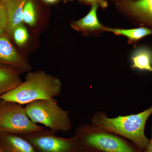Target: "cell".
I'll return each instance as SVG.
<instances>
[{"mask_svg": "<svg viewBox=\"0 0 152 152\" xmlns=\"http://www.w3.org/2000/svg\"><path fill=\"white\" fill-rule=\"evenodd\" d=\"M62 88V84L57 77L44 71L31 72L26 76L24 82L2 95L0 100L27 104L35 101L58 96Z\"/></svg>", "mask_w": 152, "mask_h": 152, "instance_id": "cell-1", "label": "cell"}, {"mask_svg": "<svg viewBox=\"0 0 152 152\" xmlns=\"http://www.w3.org/2000/svg\"><path fill=\"white\" fill-rule=\"evenodd\" d=\"M152 115V105L143 111L129 115L109 118L105 112L95 113L91 118L92 124L129 140L142 149L150 140L145 133L147 121Z\"/></svg>", "mask_w": 152, "mask_h": 152, "instance_id": "cell-2", "label": "cell"}, {"mask_svg": "<svg viewBox=\"0 0 152 152\" xmlns=\"http://www.w3.org/2000/svg\"><path fill=\"white\" fill-rule=\"evenodd\" d=\"M75 136L79 148L98 152H144L126 139L92 124H82Z\"/></svg>", "mask_w": 152, "mask_h": 152, "instance_id": "cell-3", "label": "cell"}, {"mask_svg": "<svg viewBox=\"0 0 152 152\" xmlns=\"http://www.w3.org/2000/svg\"><path fill=\"white\" fill-rule=\"evenodd\" d=\"M25 108L33 122L44 125L54 133H66L72 129L69 113L61 108L55 98L34 101Z\"/></svg>", "mask_w": 152, "mask_h": 152, "instance_id": "cell-4", "label": "cell"}, {"mask_svg": "<svg viewBox=\"0 0 152 152\" xmlns=\"http://www.w3.org/2000/svg\"><path fill=\"white\" fill-rule=\"evenodd\" d=\"M43 128L31 120L22 105L0 101V133L24 136Z\"/></svg>", "mask_w": 152, "mask_h": 152, "instance_id": "cell-5", "label": "cell"}, {"mask_svg": "<svg viewBox=\"0 0 152 152\" xmlns=\"http://www.w3.org/2000/svg\"><path fill=\"white\" fill-rule=\"evenodd\" d=\"M22 136L32 145L37 152H72L79 148L75 136L69 138L60 137L48 129L43 128Z\"/></svg>", "mask_w": 152, "mask_h": 152, "instance_id": "cell-6", "label": "cell"}, {"mask_svg": "<svg viewBox=\"0 0 152 152\" xmlns=\"http://www.w3.org/2000/svg\"><path fill=\"white\" fill-rule=\"evenodd\" d=\"M115 5L126 15L152 29V0H125Z\"/></svg>", "mask_w": 152, "mask_h": 152, "instance_id": "cell-7", "label": "cell"}, {"mask_svg": "<svg viewBox=\"0 0 152 152\" xmlns=\"http://www.w3.org/2000/svg\"><path fill=\"white\" fill-rule=\"evenodd\" d=\"M0 63L10 65L19 72L30 69L28 64L21 58L5 36L0 37Z\"/></svg>", "mask_w": 152, "mask_h": 152, "instance_id": "cell-8", "label": "cell"}, {"mask_svg": "<svg viewBox=\"0 0 152 152\" xmlns=\"http://www.w3.org/2000/svg\"><path fill=\"white\" fill-rule=\"evenodd\" d=\"M99 6L94 5L86 15L71 24L74 29L86 34H99L105 31V27L101 24L97 16Z\"/></svg>", "mask_w": 152, "mask_h": 152, "instance_id": "cell-9", "label": "cell"}, {"mask_svg": "<svg viewBox=\"0 0 152 152\" xmlns=\"http://www.w3.org/2000/svg\"><path fill=\"white\" fill-rule=\"evenodd\" d=\"M0 148L4 152H37L23 136L10 133H0Z\"/></svg>", "mask_w": 152, "mask_h": 152, "instance_id": "cell-10", "label": "cell"}, {"mask_svg": "<svg viewBox=\"0 0 152 152\" xmlns=\"http://www.w3.org/2000/svg\"><path fill=\"white\" fill-rule=\"evenodd\" d=\"M28 0H11L5 4L8 20V27L7 34L12 35L13 31L18 25L23 22V12L24 7Z\"/></svg>", "mask_w": 152, "mask_h": 152, "instance_id": "cell-11", "label": "cell"}, {"mask_svg": "<svg viewBox=\"0 0 152 152\" xmlns=\"http://www.w3.org/2000/svg\"><path fill=\"white\" fill-rule=\"evenodd\" d=\"M20 72L11 68L0 67V96L22 83Z\"/></svg>", "mask_w": 152, "mask_h": 152, "instance_id": "cell-12", "label": "cell"}, {"mask_svg": "<svg viewBox=\"0 0 152 152\" xmlns=\"http://www.w3.org/2000/svg\"><path fill=\"white\" fill-rule=\"evenodd\" d=\"M133 69L152 72V52L150 49L140 48L136 50L131 57Z\"/></svg>", "mask_w": 152, "mask_h": 152, "instance_id": "cell-13", "label": "cell"}, {"mask_svg": "<svg viewBox=\"0 0 152 152\" xmlns=\"http://www.w3.org/2000/svg\"><path fill=\"white\" fill-rule=\"evenodd\" d=\"M105 31L113 33L117 36H122L127 38L129 43H136L147 36L152 35V29L141 27L132 29L116 28L106 27Z\"/></svg>", "mask_w": 152, "mask_h": 152, "instance_id": "cell-14", "label": "cell"}, {"mask_svg": "<svg viewBox=\"0 0 152 152\" xmlns=\"http://www.w3.org/2000/svg\"><path fill=\"white\" fill-rule=\"evenodd\" d=\"M36 20L37 15L33 0H28L23 10V21L30 26H34Z\"/></svg>", "mask_w": 152, "mask_h": 152, "instance_id": "cell-15", "label": "cell"}, {"mask_svg": "<svg viewBox=\"0 0 152 152\" xmlns=\"http://www.w3.org/2000/svg\"><path fill=\"white\" fill-rule=\"evenodd\" d=\"M12 35L16 43L20 46L26 43L28 38L27 30L22 23L14 28Z\"/></svg>", "mask_w": 152, "mask_h": 152, "instance_id": "cell-16", "label": "cell"}, {"mask_svg": "<svg viewBox=\"0 0 152 152\" xmlns=\"http://www.w3.org/2000/svg\"><path fill=\"white\" fill-rule=\"evenodd\" d=\"M8 27V20L5 6L0 3V37L5 36Z\"/></svg>", "mask_w": 152, "mask_h": 152, "instance_id": "cell-17", "label": "cell"}, {"mask_svg": "<svg viewBox=\"0 0 152 152\" xmlns=\"http://www.w3.org/2000/svg\"><path fill=\"white\" fill-rule=\"evenodd\" d=\"M79 1L81 3L91 6L97 5L99 7L103 9L106 8L108 6L107 0H79Z\"/></svg>", "mask_w": 152, "mask_h": 152, "instance_id": "cell-18", "label": "cell"}, {"mask_svg": "<svg viewBox=\"0 0 152 152\" xmlns=\"http://www.w3.org/2000/svg\"><path fill=\"white\" fill-rule=\"evenodd\" d=\"M144 152H152V125L151 126V139L146 148L144 150Z\"/></svg>", "mask_w": 152, "mask_h": 152, "instance_id": "cell-19", "label": "cell"}, {"mask_svg": "<svg viewBox=\"0 0 152 152\" xmlns=\"http://www.w3.org/2000/svg\"><path fill=\"white\" fill-rule=\"evenodd\" d=\"M72 152H98L95 151H91V150L83 149L80 148H77Z\"/></svg>", "mask_w": 152, "mask_h": 152, "instance_id": "cell-20", "label": "cell"}, {"mask_svg": "<svg viewBox=\"0 0 152 152\" xmlns=\"http://www.w3.org/2000/svg\"><path fill=\"white\" fill-rule=\"evenodd\" d=\"M43 1L46 3H48V4H54L57 2L59 0H43Z\"/></svg>", "mask_w": 152, "mask_h": 152, "instance_id": "cell-21", "label": "cell"}, {"mask_svg": "<svg viewBox=\"0 0 152 152\" xmlns=\"http://www.w3.org/2000/svg\"><path fill=\"white\" fill-rule=\"evenodd\" d=\"M10 1L11 0H0V3L5 4L6 3Z\"/></svg>", "mask_w": 152, "mask_h": 152, "instance_id": "cell-22", "label": "cell"}, {"mask_svg": "<svg viewBox=\"0 0 152 152\" xmlns=\"http://www.w3.org/2000/svg\"><path fill=\"white\" fill-rule=\"evenodd\" d=\"M112 1L114 2L115 3L119 2L122 1H125V0H111Z\"/></svg>", "mask_w": 152, "mask_h": 152, "instance_id": "cell-23", "label": "cell"}, {"mask_svg": "<svg viewBox=\"0 0 152 152\" xmlns=\"http://www.w3.org/2000/svg\"><path fill=\"white\" fill-rule=\"evenodd\" d=\"M64 1L65 2H67L71 1H74V0H64Z\"/></svg>", "mask_w": 152, "mask_h": 152, "instance_id": "cell-24", "label": "cell"}, {"mask_svg": "<svg viewBox=\"0 0 152 152\" xmlns=\"http://www.w3.org/2000/svg\"><path fill=\"white\" fill-rule=\"evenodd\" d=\"M0 152H3V150L1 149V148H0Z\"/></svg>", "mask_w": 152, "mask_h": 152, "instance_id": "cell-25", "label": "cell"}, {"mask_svg": "<svg viewBox=\"0 0 152 152\" xmlns=\"http://www.w3.org/2000/svg\"><path fill=\"white\" fill-rule=\"evenodd\" d=\"M3 152H4V151H3Z\"/></svg>", "mask_w": 152, "mask_h": 152, "instance_id": "cell-26", "label": "cell"}]
</instances>
